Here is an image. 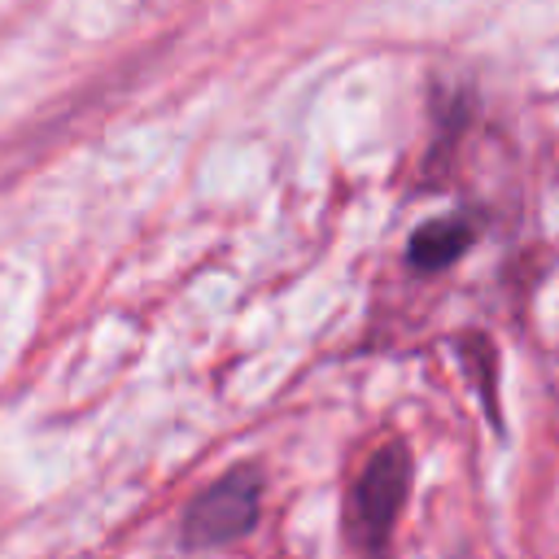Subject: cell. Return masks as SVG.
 I'll use <instances>...</instances> for the list:
<instances>
[{"label": "cell", "instance_id": "1", "mask_svg": "<svg viewBox=\"0 0 559 559\" xmlns=\"http://www.w3.org/2000/svg\"><path fill=\"white\" fill-rule=\"evenodd\" d=\"M406 485H411V454L402 441H389L371 454V463L362 467L358 485H354V502H349V533L362 550H380L397 524V511L406 502Z\"/></svg>", "mask_w": 559, "mask_h": 559}, {"label": "cell", "instance_id": "2", "mask_svg": "<svg viewBox=\"0 0 559 559\" xmlns=\"http://www.w3.org/2000/svg\"><path fill=\"white\" fill-rule=\"evenodd\" d=\"M258 507H262V476L253 467H231L223 480H214L205 493H197V502L188 507L183 520V542L192 550L205 546H227L236 537H245L258 524Z\"/></svg>", "mask_w": 559, "mask_h": 559}, {"label": "cell", "instance_id": "3", "mask_svg": "<svg viewBox=\"0 0 559 559\" xmlns=\"http://www.w3.org/2000/svg\"><path fill=\"white\" fill-rule=\"evenodd\" d=\"M467 245H472V227L463 218H437V223H428V227L415 231V240H411L406 253H411V262L419 271H437V266L454 262Z\"/></svg>", "mask_w": 559, "mask_h": 559}]
</instances>
